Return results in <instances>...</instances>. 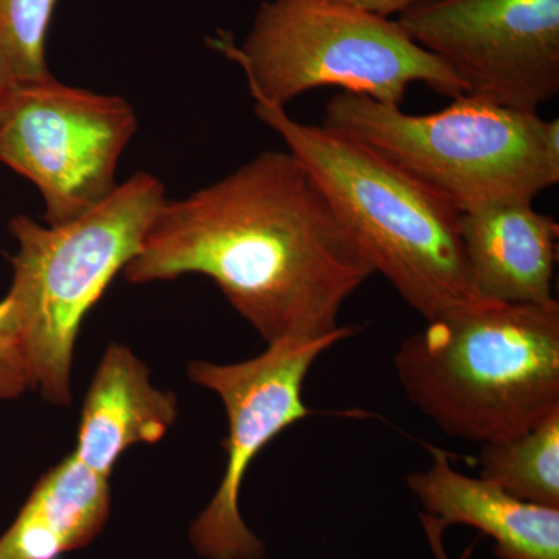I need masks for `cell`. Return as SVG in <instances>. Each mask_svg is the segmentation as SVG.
<instances>
[{
  "label": "cell",
  "instance_id": "cell-1",
  "mask_svg": "<svg viewBox=\"0 0 559 559\" xmlns=\"http://www.w3.org/2000/svg\"><path fill=\"white\" fill-rule=\"evenodd\" d=\"M121 272L132 285L205 275L274 344L340 330L342 307L374 267L307 167L289 151H264L165 201Z\"/></svg>",
  "mask_w": 559,
  "mask_h": 559
},
{
  "label": "cell",
  "instance_id": "cell-2",
  "mask_svg": "<svg viewBox=\"0 0 559 559\" xmlns=\"http://www.w3.org/2000/svg\"><path fill=\"white\" fill-rule=\"evenodd\" d=\"M407 400L454 439L489 443L559 409V304L485 301L426 322L393 358Z\"/></svg>",
  "mask_w": 559,
  "mask_h": 559
},
{
  "label": "cell",
  "instance_id": "cell-3",
  "mask_svg": "<svg viewBox=\"0 0 559 559\" xmlns=\"http://www.w3.org/2000/svg\"><path fill=\"white\" fill-rule=\"evenodd\" d=\"M255 114L318 180L364 252L426 322L485 304L471 283L459 212L356 140L257 103Z\"/></svg>",
  "mask_w": 559,
  "mask_h": 559
},
{
  "label": "cell",
  "instance_id": "cell-4",
  "mask_svg": "<svg viewBox=\"0 0 559 559\" xmlns=\"http://www.w3.org/2000/svg\"><path fill=\"white\" fill-rule=\"evenodd\" d=\"M322 127L356 140L450 201L460 213L535 201L559 182V121L460 95L439 112L341 92Z\"/></svg>",
  "mask_w": 559,
  "mask_h": 559
},
{
  "label": "cell",
  "instance_id": "cell-5",
  "mask_svg": "<svg viewBox=\"0 0 559 559\" xmlns=\"http://www.w3.org/2000/svg\"><path fill=\"white\" fill-rule=\"evenodd\" d=\"M165 201L159 179L135 173L68 223L43 226L25 215L11 219L20 250L7 297L16 314L33 389L55 406L72 400L73 352L83 319L138 255Z\"/></svg>",
  "mask_w": 559,
  "mask_h": 559
},
{
  "label": "cell",
  "instance_id": "cell-6",
  "mask_svg": "<svg viewBox=\"0 0 559 559\" xmlns=\"http://www.w3.org/2000/svg\"><path fill=\"white\" fill-rule=\"evenodd\" d=\"M215 47L240 64L255 103L280 108L320 87L392 106L414 83L450 98L466 94L462 80L399 22L334 0H263L240 47L229 36Z\"/></svg>",
  "mask_w": 559,
  "mask_h": 559
},
{
  "label": "cell",
  "instance_id": "cell-7",
  "mask_svg": "<svg viewBox=\"0 0 559 559\" xmlns=\"http://www.w3.org/2000/svg\"><path fill=\"white\" fill-rule=\"evenodd\" d=\"M138 116L117 95L50 76L5 87L0 98V164L35 183L49 226L79 218L117 189V167Z\"/></svg>",
  "mask_w": 559,
  "mask_h": 559
},
{
  "label": "cell",
  "instance_id": "cell-8",
  "mask_svg": "<svg viewBox=\"0 0 559 559\" xmlns=\"http://www.w3.org/2000/svg\"><path fill=\"white\" fill-rule=\"evenodd\" d=\"M342 325L318 340H283L267 344L257 358L235 364L191 360V382L212 390L226 409V469L215 496L191 524L189 538L207 559H263L266 547L241 516L240 495L249 466L275 437L318 412L304 401L312 364L340 342L355 336Z\"/></svg>",
  "mask_w": 559,
  "mask_h": 559
},
{
  "label": "cell",
  "instance_id": "cell-9",
  "mask_svg": "<svg viewBox=\"0 0 559 559\" xmlns=\"http://www.w3.org/2000/svg\"><path fill=\"white\" fill-rule=\"evenodd\" d=\"M466 94L538 112L559 92V0H426L399 14Z\"/></svg>",
  "mask_w": 559,
  "mask_h": 559
},
{
  "label": "cell",
  "instance_id": "cell-10",
  "mask_svg": "<svg viewBox=\"0 0 559 559\" xmlns=\"http://www.w3.org/2000/svg\"><path fill=\"white\" fill-rule=\"evenodd\" d=\"M471 283L485 301L546 305L554 297L559 224L530 201L499 202L462 213Z\"/></svg>",
  "mask_w": 559,
  "mask_h": 559
},
{
  "label": "cell",
  "instance_id": "cell-11",
  "mask_svg": "<svg viewBox=\"0 0 559 559\" xmlns=\"http://www.w3.org/2000/svg\"><path fill=\"white\" fill-rule=\"evenodd\" d=\"M432 465L407 485L441 527L469 525L495 539L500 559H559V509L524 502L498 485L459 473L450 454L429 447Z\"/></svg>",
  "mask_w": 559,
  "mask_h": 559
},
{
  "label": "cell",
  "instance_id": "cell-12",
  "mask_svg": "<svg viewBox=\"0 0 559 559\" xmlns=\"http://www.w3.org/2000/svg\"><path fill=\"white\" fill-rule=\"evenodd\" d=\"M178 415V396L154 388L148 367L130 347L110 344L87 390L73 452L109 477L124 451L164 439Z\"/></svg>",
  "mask_w": 559,
  "mask_h": 559
},
{
  "label": "cell",
  "instance_id": "cell-13",
  "mask_svg": "<svg viewBox=\"0 0 559 559\" xmlns=\"http://www.w3.org/2000/svg\"><path fill=\"white\" fill-rule=\"evenodd\" d=\"M110 514L109 477L66 455L32 489L0 536V559H58L90 546Z\"/></svg>",
  "mask_w": 559,
  "mask_h": 559
},
{
  "label": "cell",
  "instance_id": "cell-14",
  "mask_svg": "<svg viewBox=\"0 0 559 559\" xmlns=\"http://www.w3.org/2000/svg\"><path fill=\"white\" fill-rule=\"evenodd\" d=\"M473 466L516 499L559 509V409L518 436L480 444Z\"/></svg>",
  "mask_w": 559,
  "mask_h": 559
},
{
  "label": "cell",
  "instance_id": "cell-15",
  "mask_svg": "<svg viewBox=\"0 0 559 559\" xmlns=\"http://www.w3.org/2000/svg\"><path fill=\"white\" fill-rule=\"evenodd\" d=\"M58 0H0V80L3 86L49 80L46 40Z\"/></svg>",
  "mask_w": 559,
  "mask_h": 559
},
{
  "label": "cell",
  "instance_id": "cell-16",
  "mask_svg": "<svg viewBox=\"0 0 559 559\" xmlns=\"http://www.w3.org/2000/svg\"><path fill=\"white\" fill-rule=\"evenodd\" d=\"M33 389L20 326L9 297L0 300V400H16Z\"/></svg>",
  "mask_w": 559,
  "mask_h": 559
},
{
  "label": "cell",
  "instance_id": "cell-17",
  "mask_svg": "<svg viewBox=\"0 0 559 559\" xmlns=\"http://www.w3.org/2000/svg\"><path fill=\"white\" fill-rule=\"evenodd\" d=\"M334 2L345 3V5L355 7V9L367 11V13L389 17L392 14H401L403 11L418 5V3L426 2V0H334Z\"/></svg>",
  "mask_w": 559,
  "mask_h": 559
},
{
  "label": "cell",
  "instance_id": "cell-18",
  "mask_svg": "<svg viewBox=\"0 0 559 559\" xmlns=\"http://www.w3.org/2000/svg\"><path fill=\"white\" fill-rule=\"evenodd\" d=\"M423 527L426 530V535H428L430 547H432L433 554H436L437 559H450L448 557L447 551H444L443 540H441V535H443V527L433 520V518L428 516V514H421Z\"/></svg>",
  "mask_w": 559,
  "mask_h": 559
},
{
  "label": "cell",
  "instance_id": "cell-19",
  "mask_svg": "<svg viewBox=\"0 0 559 559\" xmlns=\"http://www.w3.org/2000/svg\"><path fill=\"white\" fill-rule=\"evenodd\" d=\"M3 91H5V86H3L2 80H0V98H2Z\"/></svg>",
  "mask_w": 559,
  "mask_h": 559
}]
</instances>
